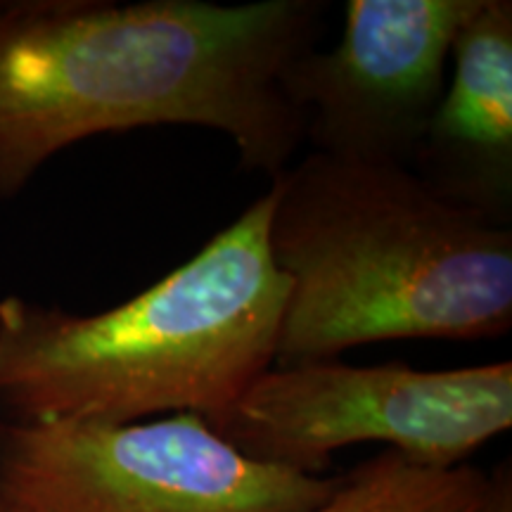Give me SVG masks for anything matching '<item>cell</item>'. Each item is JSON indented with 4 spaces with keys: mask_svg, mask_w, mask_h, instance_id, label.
<instances>
[{
    "mask_svg": "<svg viewBox=\"0 0 512 512\" xmlns=\"http://www.w3.org/2000/svg\"><path fill=\"white\" fill-rule=\"evenodd\" d=\"M323 0H0V200L102 133L197 126L275 178L304 143L283 91Z\"/></svg>",
    "mask_w": 512,
    "mask_h": 512,
    "instance_id": "1",
    "label": "cell"
},
{
    "mask_svg": "<svg viewBox=\"0 0 512 512\" xmlns=\"http://www.w3.org/2000/svg\"><path fill=\"white\" fill-rule=\"evenodd\" d=\"M268 192V249L287 280L275 366L510 332L512 228L444 200L408 166L311 152Z\"/></svg>",
    "mask_w": 512,
    "mask_h": 512,
    "instance_id": "2",
    "label": "cell"
},
{
    "mask_svg": "<svg viewBox=\"0 0 512 512\" xmlns=\"http://www.w3.org/2000/svg\"><path fill=\"white\" fill-rule=\"evenodd\" d=\"M271 192L162 280L98 313L0 299V422L216 418L275 366L287 280Z\"/></svg>",
    "mask_w": 512,
    "mask_h": 512,
    "instance_id": "3",
    "label": "cell"
},
{
    "mask_svg": "<svg viewBox=\"0 0 512 512\" xmlns=\"http://www.w3.org/2000/svg\"><path fill=\"white\" fill-rule=\"evenodd\" d=\"M207 422L245 456L304 475H320L332 453L366 441L413 463L453 467L512 427V363L273 366Z\"/></svg>",
    "mask_w": 512,
    "mask_h": 512,
    "instance_id": "4",
    "label": "cell"
},
{
    "mask_svg": "<svg viewBox=\"0 0 512 512\" xmlns=\"http://www.w3.org/2000/svg\"><path fill=\"white\" fill-rule=\"evenodd\" d=\"M339 477L240 453L202 415L0 422V498L10 512H306Z\"/></svg>",
    "mask_w": 512,
    "mask_h": 512,
    "instance_id": "5",
    "label": "cell"
},
{
    "mask_svg": "<svg viewBox=\"0 0 512 512\" xmlns=\"http://www.w3.org/2000/svg\"><path fill=\"white\" fill-rule=\"evenodd\" d=\"M477 0H349L342 38L283 74L313 152L411 169Z\"/></svg>",
    "mask_w": 512,
    "mask_h": 512,
    "instance_id": "6",
    "label": "cell"
},
{
    "mask_svg": "<svg viewBox=\"0 0 512 512\" xmlns=\"http://www.w3.org/2000/svg\"><path fill=\"white\" fill-rule=\"evenodd\" d=\"M411 171L484 221L512 228V3L477 0Z\"/></svg>",
    "mask_w": 512,
    "mask_h": 512,
    "instance_id": "7",
    "label": "cell"
},
{
    "mask_svg": "<svg viewBox=\"0 0 512 512\" xmlns=\"http://www.w3.org/2000/svg\"><path fill=\"white\" fill-rule=\"evenodd\" d=\"M489 475L472 465L434 467L382 451L306 512H484Z\"/></svg>",
    "mask_w": 512,
    "mask_h": 512,
    "instance_id": "8",
    "label": "cell"
},
{
    "mask_svg": "<svg viewBox=\"0 0 512 512\" xmlns=\"http://www.w3.org/2000/svg\"><path fill=\"white\" fill-rule=\"evenodd\" d=\"M484 512H512V475L510 465H498L489 475V498Z\"/></svg>",
    "mask_w": 512,
    "mask_h": 512,
    "instance_id": "9",
    "label": "cell"
},
{
    "mask_svg": "<svg viewBox=\"0 0 512 512\" xmlns=\"http://www.w3.org/2000/svg\"><path fill=\"white\" fill-rule=\"evenodd\" d=\"M0 512H10V510H8V505L3 503V498H0Z\"/></svg>",
    "mask_w": 512,
    "mask_h": 512,
    "instance_id": "10",
    "label": "cell"
}]
</instances>
